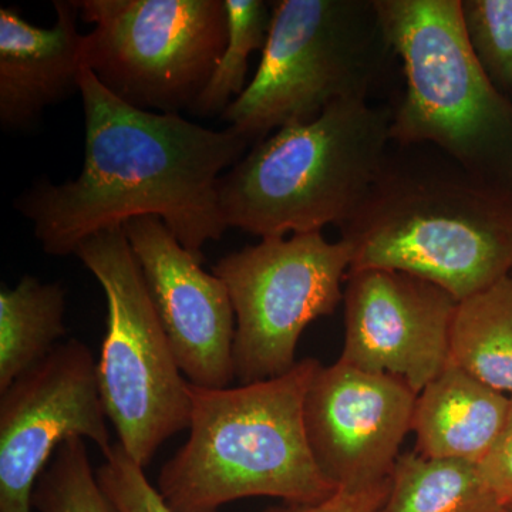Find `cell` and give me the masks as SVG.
<instances>
[{"label":"cell","instance_id":"obj_17","mask_svg":"<svg viewBox=\"0 0 512 512\" xmlns=\"http://www.w3.org/2000/svg\"><path fill=\"white\" fill-rule=\"evenodd\" d=\"M376 512H507L477 464L417 453L397 460Z\"/></svg>","mask_w":512,"mask_h":512},{"label":"cell","instance_id":"obj_6","mask_svg":"<svg viewBox=\"0 0 512 512\" xmlns=\"http://www.w3.org/2000/svg\"><path fill=\"white\" fill-rule=\"evenodd\" d=\"M394 57L375 0H279L258 70L221 120L254 146L339 101H370Z\"/></svg>","mask_w":512,"mask_h":512},{"label":"cell","instance_id":"obj_11","mask_svg":"<svg viewBox=\"0 0 512 512\" xmlns=\"http://www.w3.org/2000/svg\"><path fill=\"white\" fill-rule=\"evenodd\" d=\"M417 396L397 377L342 360L319 367L303 417L313 458L336 490H363L392 477Z\"/></svg>","mask_w":512,"mask_h":512},{"label":"cell","instance_id":"obj_4","mask_svg":"<svg viewBox=\"0 0 512 512\" xmlns=\"http://www.w3.org/2000/svg\"><path fill=\"white\" fill-rule=\"evenodd\" d=\"M392 119V106L339 101L258 141L222 175L225 225L261 239L342 227L382 173Z\"/></svg>","mask_w":512,"mask_h":512},{"label":"cell","instance_id":"obj_25","mask_svg":"<svg viewBox=\"0 0 512 512\" xmlns=\"http://www.w3.org/2000/svg\"><path fill=\"white\" fill-rule=\"evenodd\" d=\"M507 512H512V505H510V507L507 508Z\"/></svg>","mask_w":512,"mask_h":512},{"label":"cell","instance_id":"obj_23","mask_svg":"<svg viewBox=\"0 0 512 512\" xmlns=\"http://www.w3.org/2000/svg\"><path fill=\"white\" fill-rule=\"evenodd\" d=\"M510 397V412L503 430L487 456L477 464L485 483L507 508L512 505V394Z\"/></svg>","mask_w":512,"mask_h":512},{"label":"cell","instance_id":"obj_14","mask_svg":"<svg viewBox=\"0 0 512 512\" xmlns=\"http://www.w3.org/2000/svg\"><path fill=\"white\" fill-rule=\"evenodd\" d=\"M56 23L39 28L18 6L0 9V124L5 131L39 126L47 107L80 92L86 35L74 0H55Z\"/></svg>","mask_w":512,"mask_h":512},{"label":"cell","instance_id":"obj_24","mask_svg":"<svg viewBox=\"0 0 512 512\" xmlns=\"http://www.w3.org/2000/svg\"><path fill=\"white\" fill-rule=\"evenodd\" d=\"M390 487V478L382 484L363 490H338L326 500L316 504H286L265 512H376Z\"/></svg>","mask_w":512,"mask_h":512},{"label":"cell","instance_id":"obj_19","mask_svg":"<svg viewBox=\"0 0 512 512\" xmlns=\"http://www.w3.org/2000/svg\"><path fill=\"white\" fill-rule=\"evenodd\" d=\"M227 45L204 92L190 113L197 117L222 116L229 104L247 89L249 57L264 50L271 28L272 6L264 0H224Z\"/></svg>","mask_w":512,"mask_h":512},{"label":"cell","instance_id":"obj_22","mask_svg":"<svg viewBox=\"0 0 512 512\" xmlns=\"http://www.w3.org/2000/svg\"><path fill=\"white\" fill-rule=\"evenodd\" d=\"M97 480L117 512H173L119 443L104 454Z\"/></svg>","mask_w":512,"mask_h":512},{"label":"cell","instance_id":"obj_8","mask_svg":"<svg viewBox=\"0 0 512 512\" xmlns=\"http://www.w3.org/2000/svg\"><path fill=\"white\" fill-rule=\"evenodd\" d=\"M84 64L117 99L161 114L191 111L227 45L224 0H74Z\"/></svg>","mask_w":512,"mask_h":512},{"label":"cell","instance_id":"obj_20","mask_svg":"<svg viewBox=\"0 0 512 512\" xmlns=\"http://www.w3.org/2000/svg\"><path fill=\"white\" fill-rule=\"evenodd\" d=\"M32 505L39 512H117L100 487L83 439L57 448L37 480Z\"/></svg>","mask_w":512,"mask_h":512},{"label":"cell","instance_id":"obj_2","mask_svg":"<svg viewBox=\"0 0 512 512\" xmlns=\"http://www.w3.org/2000/svg\"><path fill=\"white\" fill-rule=\"evenodd\" d=\"M340 234L352 268L440 286L458 302L512 275V197L430 144H392L362 207Z\"/></svg>","mask_w":512,"mask_h":512},{"label":"cell","instance_id":"obj_10","mask_svg":"<svg viewBox=\"0 0 512 512\" xmlns=\"http://www.w3.org/2000/svg\"><path fill=\"white\" fill-rule=\"evenodd\" d=\"M107 420L92 350L59 343L0 393V512H32L37 480L64 441H93L104 456L114 444Z\"/></svg>","mask_w":512,"mask_h":512},{"label":"cell","instance_id":"obj_3","mask_svg":"<svg viewBox=\"0 0 512 512\" xmlns=\"http://www.w3.org/2000/svg\"><path fill=\"white\" fill-rule=\"evenodd\" d=\"M320 366L309 357L264 382L225 389L190 384V437L158 477L168 508L218 512L252 497L306 505L335 494L313 458L303 417Z\"/></svg>","mask_w":512,"mask_h":512},{"label":"cell","instance_id":"obj_9","mask_svg":"<svg viewBox=\"0 0 512 512\" xmlns=\"http://www.w3.org/2000/svg\"><path fill=\"white\" fill-rule=\"evenodd\" d=\"M353 249L322 231L272 237L218 259L212 274L224 282L235 313L234 376L264 382L296 365L303 330L342 302Z\"/></svg>","mask_w":512,"mask_h":512},{"label":"cell","instance_id":"obj_7","mask_svg":"<svg viewBox=\"0 0 512 512\" xmlns=\"http://www.w3.org/2000/svg\"><path fill=\"white\" fill-rule=\"evenodd\" d=\"M74 255L107 299V332L97 380L121 447L147 467L164 441L190 426V383L151 301L123 227L84 239Z\"/></svg>","mask_w":512,"mask_h":512},{"label":"cell","instance_id":"obj_16","mask_svg":"<svg viewBox=\"0 0 512 512\" xmlns=\"http://www.w3.org/2000/svg\"><path fill=\"white\" fill-rule=\"evenodd\" d=\"M66 289L25 275L0 289V393L42 362L66 335Z\"/></svg>","mask_w":512,"mask_h":512},{"label":"cell","instance_id":"obj_21","mask_svg":"<svg viewBox=\"0 0 512 512\" xmlns=\"http://www.w3.org/2000/svg\"><path fill=\"white\" fill-rule=\"evenodd\" d=\"M460 12L481 69L512 100V0H461Z\"/></svg>","mask_w":512,"mask_h":512},{"label":"cell","instance_id":"obj_13","mask_svg":"<svg viewBox=\"0 0 512 512\" xmlns=\"http://www.w3.org/2000/svg\"><path fill=\"white\" fill-rule=\"evenodd\" d=\"M123 229L185 379L225 389L235 379V313L224 282L160 218H134Z\"/></svg>","mask_w":512,"mask_h":512},{"label":"cell","instance_id":"obj_12","mask_svg":"<svg viewBox=\"0 0 512 512\" xmlns=\"http://www.w3.org/2000/svg\"><path fill=\"white\" fill-rule=\"evenodd\" d=\"M339 360L403 380L420 394L450 362L458 301L440 286L387 269L350 271Z\"/></svg>","mask_w":512,"mask_h":512},{"label":"cell","instance_id":"obj_1","mask_svg":"<svg viewBox=\"0 0 512 512\" xmlns=\"http://www.w3.org/2000/svg\"><path fill=\"white\" fill-rule=\"evenodd\" d=\"M84 160L74 180L39 178L15 201L40 247L52 256L76 252L84 239L158 217L188 251L227 231L220 208L222 175L252 147L232 128L212 130L181 114L151 113L117 99L84 67Z\"/></svg>","mask_w":512,"mask_h":512},{"label":"cell","instance_id":"obj_15","mask_svg":"<svg viewBox=\"0 0 512 512\" xmlns=\"http://www.w3.org/2000/svg\"><path fill=\"white\" fill-rule=\"evenodd\" d=\"M510 404V394L498 392L450 360L417 396L412 423L416 453L480 464L500 436Z\"/></svg>","mask_w":512,"mask_h":512},{"label":"cell","instance_id":"obj_5","mask_svg":"<svg viewBox=\"0 0 512 512\" xmlns=\"http://www.w3.org/2000/svg\"><path fill=\"white\" fill-rule=\"evenodd\" d=\"M402 63L393 107L396 146L430 144L512 197V100L495 89L468 45L461 0H375Z\"/></svg>","mask_w":512,"mask_h":512},{"label":"cell","instance_id":"obj_18","mask_svg":"<svg viewBox=\"0 0 512 512\" xmlns=\"http://www.w3.org/2000/svg\"><path fill=\"white\" fill-rule=\"evenodd\" d=\"M450 360L498 392L512 394V275L458 302Z\"/></svg>","mask_w":512,"mask_h":512}]
</instances>
